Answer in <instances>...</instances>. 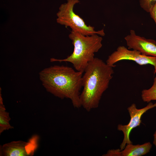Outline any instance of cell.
<instances>
[{
  "instance_id": "obj_1",
  "label": "cell",
  "mask_w": 156,
  "mask_h": 156,
  "mask_svg": "<svg viewBox=\"0 0 156 156\" xmlns=\"http://www.w3.org/2000/svg\"><path fill=\"white\" fill-rule=\"evenodd\" d=\"M83 73L68 66L55 65L43 69L39 75L48 92L61 99H69L75 108H79L81 107L80 91Z\"/></svg>"
},
{
  "instance_id": "obj_2",
  "label": "cell",
  "mask_w": 156,
  "mask_h": 156,
  "mask_svg": "<svg viewBox=\"0 0 156 156\" xmlns=\"http://www.w3.org/2000/svg\"><path fill=\"white\" fill-rule=\"evenodd\" d=\"M80 95L81 106L86 111L96 108L103 93L108 88L114 73L113 67L95 57L85 69Z\"/></svg>"
},
{
  "instance_id": "obj_8",
  "label": "cell",
  "mask_w": 156,
  "mask_h": 156,
  "mask_svg": "<svg viewBox=\"0 0 156 156\" xmlns=\"http://www.w3.org/2000/svg\"><path fill=\"white\" fill-rule=\"evenodd\" d=\"M124 39L128 49L138 51L145 55L156 57V42L155 40L138 35L135 31L132 29Z\"/></svg>"
},
{
  "instance_id": "obj_11",
  "label": "cell",
  "mask_w": 156,
  "mask_h": 156,
  "mask_svg": "<svg viewBox=\"0 0 156 156\" xmlns=\"http://www.w3.org/2000/svg\"><path fill=\"white\" fill-rule=\"evenodd\" d=\"M141 96L142 101L147 103L156 100V77L154 79L152 86L149 89L142 91Z\"/></svg>"
},
{
  "instance_id": "obj_5",
  "label": "cell",
  "mask_w": 156,
  "mask_h": 156,
  "mask_svg": "<svg viewBox=\"0 0 156 156\" xmlns=\"http://www.w3.org/2000/svg\"><path fill=\"white\" fill-rule=\"evenodd\" d=\"M122 60L133 61L140 65L151 64L154 68V73H156V57L146 56L135 50H130L123 46L118 47L116 50L109 56L106 63L113 67L115 64Z\"/></svg>"
},
{
  "instance_id": "obj_9",
  "label": "cell",
  "mask_w": 156,
  "mask_h": 156,
  "mask_svg": "<svg viewBox=\"0 0 156 156\" xmlns=\"http://www.w3.org/2000/svg\"><path fill=\"white\" fill-rule=\"evenodd\" d=\"M152 144L149 142L142 144H127L122 150L120 149L119 156H142L150 152Z\"/></svg>"
},
{
  "instance_id": "obj_12",
  "label": "cell",
  "mask_w": 156,
  "mask_h": 156,
  "mask_svg": "<svg viewBox=\"0 0 156 156\" xmlns=\"http://www.w3.org/2000/svg\"><path fill=\"white\" fill-rule=\"evenodd\" d=\"M156 1V0H140L139 3L141 7L146 12L149 13Z\"/></svg>"
},
{
  "instance_id": "obj_4",
  "label": "cell",
  "mask_w": 156,
  "mask_h": 156,
  "mask_svg": "<svg viewBox=\"0 0 156 156\" xmlns=\"http://www.w3.org/2000/svg\"><path fill=\"white\" fill-rule=\"evenodd\" d=\"M79 2V0H67L66 3L62 4L57 13V23L66 27H69L72 31L85 36L97 34L104 36L105 33L103 29L95 30L94 27L87 25L83 20L74 12V7Z\"/></svg>"
},
{
  "instance_id": "obj_7",
  "label": "cell",
  "mask_w": 156,
  "mask_h": 156,
  "mask_svg": "<svg viewBox=\"0 0 156 156\" xmlns=\"http://www.w3.org/2000/svg\"><path fill=\"white\" fill-rule=\"evenodd\" d=\"M39 137L33 136L27 142L13 141L0 146L1 156H31L38 147Z\"/></svg>"
},
{
  "instance_id": "obj_6",
  "label": "cell",
  "mask_w": 156,
  "mask_h": 156,
  "mask_svg": "<svg viewBox=\"0 0 156 156\" xmlns=\"http://www.w3.org/2000/svg\"><path fill=\"white\" fill-rule=\"evenodd\" d=\"M156 107V103L153 104L150 102L146 106L141 109H138L135 103L132 104L127 108L130 117V121L127 125L119 124L117 126V130L122 131L124 135L123 141L120 145L121 150H123L127 144L132 143L130 139V133L133 129L140 125L143 114L148 110Z\"/></svg>"
},
{
  "instance_id": "obj_10",
  "label": "cell",
  "mask_w": 156,
  "mask_h": 156,
  "mask_svg": "<svg viewBox=\"0 0 156 156\" xmlns=\"http://www.w3.org/2000/svg\"><path fill=\"white\" fill-rule=\"evenodd\" d=\"M0 90V134L4 131L14 128L10 124L11 118L9 113L6 110Z\"/></svg>"
},
{
  "instance_id": "obj_13",
  "label": "cell",
  "mask_w": 156,
  "mask_h": 156,
  "mask_svg": "<svg viewBox=\"0 0 156 156\" xmlns=\"http://www.w3.org/2000/svg\"><path fill=\"white\" fill-rule=\"evenodd\" d=\"M149 13L156 25V1L151 9Z\"/></svg>"
},
{
  "instance_id": "obj_3",
  "label": "cell",
  "mask_w": 156,
  "mask_h": 156,
  "mask_svg": "<svg viewBox=\"0 0 156 156\" xmlns=\"http://www.w3.org/2000/svg\"><path fill=\"white\" fill-rule=\"evenodd\" d=\"M68 36L74 46L73 53L66 58H52L50 61L70 63L76 70L83 73L89 64L95 58L94 53L102 47V38L97 34L85 36L72 30Z\"/></svg>"
},
{
  "instance_id": "obj_14",
  "label": "cell",
  "mask_w": 156,
  "mask_h": 156,
  "mask_svg": "<svg viewBox=\"0 0 156 156\" xmlns=\"http://www.w3.org/2000/svg\"><path fill=\"white\" fill-rule=\"evenodd\" d=\"M153 136L154 140L153 143L156 147V130L153 134Z\"/></svg>"
}]
</instances>
